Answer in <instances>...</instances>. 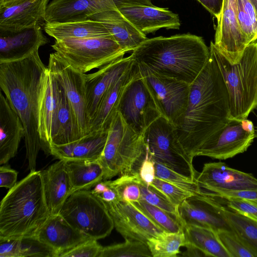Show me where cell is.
Here are the masks:
<instances>
[{
  "mask_svg": "<svg viewBox=\"0 0 257 257\" xmlns=\"http://www.w3.org/2000/svg\"><path fill=\"white\" fill-rule=\"evenodd\" d=\"M230 119L228 90L210 51L205 67L190 84L186 111L174 126L176 135L187 154L193 159L198 149Z\"/></svg>",
  "mask_w": 257,
  "mask_h": 257,
  "instance_id": "cell-1",
  "label": "cell"
},
{
  "mask_svg": "<svg viewBox=\"0 0 257 257\" xmlns=\"http://www.w3.org/2000/svg\"><path fill=\"white\" fill-rule=\"evenodd\" d=\"M46 68L38 51L24 59L0 64V87L23 123L30 172L36 171L37 156L43 149L39 133V100Z\"/></svg>",
  "mask_w": 257,
  "mask_h": 257,
  "instance_id": "cell-2",
  "label": "cell"
},
{
  "mask_svg": "<svg viewBox=\"0 0 257 257\" xmlns=\"http://www.w3.org/2000/svg\"><path fill=\"white\" fill-rule=\"evenodd\" d=\"M210 56L203 38L190 34L147 39L130 55L140 68L191 84Z\"/></svg>",
  "mask_w": 257,
  "mask_h": 257,
  "instance_id": "cell-3",
  "label": "cell"
},
{
  "mask_svg": "<svg viewBox=\"0 0 257 257\" xmlns=\"http://www.w3.org/2000/svg\"><path fill=\"white\" fill-rule=\"evenodd\" d=\"M50 216L41 171L9 189L0 204V241L35 237Z\"/></svg>",
  "mask_w": 257,
  "mask_h": 257,
  "instance_id": "cell-4",
  "label": "cell"
},
{
  "mask_svg": "<svg viewBox=\"0 0 257 257\" xmlns=\"http://www.w3.org/2000/svg\"><path fill=\"white\" fill-rule=\"evenodd\" d=\"M210 51L214 56L229 95L230 119L247 118L257 107V42L244 49L239 61L231 64L211 41Z\"/></svg>",
  "mask_w": 257,
  "mask_h": 257,
  "instance_id": "cell-5",
  "label": "cell"
},
{
  "mask_svg": "<svg viewBox=\"0 0 257 257\" xmlns=\"http://www.w3.org/2000/svg\"><path fill=\"white\" fill-rule=\"evenodd\" d=\"M147 153L143 135L127 125L117 111L110 124L104 150L98 160L104 170L103 180L118 175L139 174Z\"/></svg>",
  "mask_w": 257,
  "mask_h": 257,
  "instance_id": "cell-6",
  "label": "cell"
},
{
  "mask_svg": "<svg viewBox=\"0 0 257 257\" xmlns=\"http://www.w3.org/2000/svg\"><path fill=\"white\" fill-rule=\"evenodd\" d=\"M52 48L79 71L85 73L123 57L122 50L112 35L67 38L55 40Z\"/></svg>",
  "mask_w": 257,
  "mask_h": 257,
  "instance_id": "cell-7",
  "label": "cell"
},
{
  "mask_svg": "<svg viewBox=\"0 0 257 257\" xmlns=\"http://www.w3.org/2000/svg\"><path fill=\"white\" fill-rule=\"evenodd\" d=\"M60 214L71 225L93 239L105 238L114 227L106 206L90 190L72 193Z\"/></svg>",
  "mask_w": 257,
  "mask_h": 257,
  "instance_id": "cell-8",
  "label": "cell"
},
{
  "mask_svg": "<svg viewBox=\"0 0 257 257\" xmlns=\"http://www.w3.org/2000/svg\"><path fill=\"white\" fill-rule=\"evenodd\" d=\"M143 136L148 153L155 162L196 180L198 172L193 159L181 144L174 125L165 117L160 116L154 121Z\"/></svg>",
  "mask_w": 257,
  "mask_h": 257,
  "instance_id": "cell-9",
  "label": "cell"
},
{
  "mask_svg": "<svg viewBox=\"0 0 257 257\" xmlns=\"http://www.w3.org/2000/svg\"><path fill=\"white\" fill-rule=\"evenodd\" d=\"M253 122L247 118L230 119L196 151L194 157L226 160L245 152L255 138Z\"/></svg>",
  "mask_w": 257,
  "mask_h": 257,
  "instance_id": "cell-10",
  "label": "cell"
},
{
  "mask_svg": "<svg viewBox=\"0 0 257 257\" xmlns=\"http://www.w3.org/2000/svg\"><path fill=\"white\" fill-rule=\"evenodd\" d=\"M139 69L161 116L175 126L186 111L190 84Z\"/></svg>",
  "mask_w": 257,
  "mask_h": 257,
  "instance_id": "cell-11",
  "label": "cell"
},
{
  "mask_svg": "<svg viewBox=\"0 0 257 257\" xmlns=\"http://www.w3.org/2000/svg\"><path fill=\"white\" fill-rule=\"evenodd\" d=\"M64 89L82 139L89 134V121L86 109L85 75L59 54L51 53L47 67Z\"/></svg>",
  "mask_w": 257,
  "mask_h": 257,
  "instance_id": "cell-12",
  "label": "cell"
},
{
  "mask_svg": "<svg viewBox=\"0 0 257 257\" xmlns=\"http://www.w3.org/2000/svg\"><path fill=\"white\" fill-rule=\"evenodd\" d=\"M117 111L127 125L141 135L161 116L140 72L125 89Z\"/></svg>",
  "mask_w": 257,
  "mask_h": 257,
  "instance_id": "cell-13",
  "label": "cell"
},
{
  "mask_svg": "<svg viewBox=\"0 0 257 257\" xmlns=\"http://www.w3.org/2000/svg\"><path fill=\"white\" fill-rule=\"evenodd\" d=\"M121 15L146 34L162 29H179L178 14L154 6L151 0H112Z\"/></svg>",
  "mask_w": 257,
  "mask_h": 257,
  "instance_id": "cell-14",
  "label": "cell"
},
{
  "mask_svg": "<svg viewBox=\"0 0 257 257\" xmlns=\"http://www.w3.org/2000/svg\"><path fill=\"white\" fill-rule=\"evenodd\" d=\"M116 230L124 239L147 242L164 231L157 226L132 202L117 201L104 203Z\"/></svg>",
  "mask_w": 257,
  "mask_h": 257,
  "instance_id": "cell-15",
  "label": "cell"
},
{
  "mask_svg": "<svg viewBox=\"0 0 257 257\" xmlns=\"http://www.w3.org/2000/svg\"><path fill=\"white\" fill-rule=\"evenodd\" d=\"M196 181L202 190L213 193L257 189V179L253 175L229 167L221 162L205 164Z\"/></svg>",
  "mask_w": 257,
  "mask_h": 257,
  "instance_id": "cell-16",
  "label": "cell"
},
{
  "mask_svg": "<svg viewBox=\"0 0 257 257\" xmlns=\"http://www.w3.org/2000/svg\"><path fill=\"white\" fill-rule=\"evenodd\" d=\"M180 221L183 225L194 224L219 231L233 232L223 214L219 203L202 190L185 199L179 206Z\"/></svg>",
  "mask_w": 257,
  "mask_h": 257,
  "instance_id": "cell-17",
  "label": "cell"
},
{
  "mask_svg": "<svg viewBox=\"0 0 257 257\" xmlns=\"http://www.w3.org/2000/svg\"><path fill=\"white\" fill-rule=\"evenodd\" d=\"M214 44L231 64L239 61L247 45L238 22L236 0H223Z\"/></svg>",
  "mask_w": 257,
  "mask_h": 257,
  "instance_id": "cell-18",
  "label": "cell"
},
{
  "mask_svg": "<svg viewBox=\"0 0 257 257\" xmlns=\"http://www.w3.org/2000/svg\"><path fill=\"white\" fill-rule=\"evenodd\" d=\"M134 63L130 56L121 57L103 66L94 73L85 74L86 109L89 124L107 91Z\"/></svg>",
  "mask_w": 257,
  "mask_h": 257,
  "instance_id": "cell-19",
  "label": "cell"
},
{
  "mask_svg": "<svg viewBox=\"0 0 257 257\" xmlns=\"http://www.w3.org/2000/svg\"><path fill=\"white\" fill-rule=\"evenodd\" d=\"M60 101V85L47 67L44 72L39 100V133L43 150L49 154Z\"/></svg>",
  "mask_w": 257,
  "mask_h": 257,
  "instance_id": "cell-20",
  "label": "cell"
},
{
  "mask_svg": "<svg viewBox=\"0 0 257 257\" xmlns=\"http://www.w3.org/2000/svg\"><path fill=\"white\" fill-rule=\"evenodd\" d=\"M48 42L39 25L16 31L0 30V64L24 59Z\"/></svg>",
  "mask_w": 257,
  "mask_h": 257,
  "instance_id": "cell-21",
  "label": "cell"
},
{
  "mask_svg": "<svg viewBox=\"0 0 257 257\" xmlns=\"http://www.w3.org/2000/svg\"><path fill=\"white\" fill-rule=\"evenodd\" d=\"M116 9L112 0H52L47 5L44 19L46 23L82 21Z\"/></svg>",
  "mask_w": 257,
  "mask_h": 257,
  "instance_id": "cell-22",
  "label": "cell"
},
{
  "mask_svg": "<svg viewBox=\"0 0 257 257\" xmlns=\"http://www.w3.org/2000/svg\"><path fill=\"white\" fill-rule=\"evenodd\" d=\"M49 0H16L0 5V30L16 31L45 21Z\"/></svg>",
  "mask_w": 257,
  "mask_h": 257,
  "instance_id": "cell-23",
  "label": "cell"
},
{
  "mask_svg": "<svg viewBox=\"0 0 257 257\" xmlns=\"http://www.w3.org/2000/svg\"><path fill=\"white\" fill-rule=\"evenodd\" d=\"M35 237L56 251L58 257L91 239L71 225L60 214L50 215Z\"/></svg>",
  "mask_w": 257,
  "mask_h": 257,
  "instance_id": "cell-24",
  "label": "cell"
},
{
  "mask_svg": "<svg viewBox=\"0 0 257 257\" xmlns=\"http://www.w3.org/2000/svg\"><path fill=\"white\" fill-rule=\"evenodd\" d=\"M139 72L138 66L134 61L131 67L112 85L100 102L90 122L88 136L108 130L111 121L117 112L125 89Z\"/></svg>",
  "mask_w": 257,
  "mask_h": 257,
  "instance_id": "cell-25",
  "label": "cell"
},
{
  "mask_svg": "<svg viewBox=\"0 0 257 257\" xmlns=\"http://www.w3.org/2000/svg\"><path fill=\"white\" fill-rule=\"evenodd\" d=\"M24 135V128L19 116L1 92L0 165L6 164L15 156Z\"/></svg>",
  "mask_w": 257,
  "mask_h": 257,
  "instance_id": "cell-26",
  "label": "cell"
},
{
  "mask_svg": "<svg viewBox=\"0 0 257 257\" xmlns=\"http://www.w3.org/2000/svg\"><path fill=\"white\" fill-rule=\"evenodd\" d=\"M41 173L50 215L59 214L65 202L72 193L65 162L59 160Z\"/></svg>",
  "mask_w": 257,
  "mask_h": 257,
  "instance_id": "cell-27",
  "label": "cell"
},
{
  "mask_svg": "<svg viewBox=\"0 0 257 257\" xmlns=\"http://www.w3.org/2000/svg\"><path fill=\"white\" fill-rule=\"evenodd\" d=\"M88 19L101 22L125 53L133 51L148 39L117 9L95 14Z\"/></svg>",
  "mask_w": 257,
  "mask_h": 257,
  "instance_id": "cell-28",
  "label": "cell"
},
{
  "mask_svg": "<svg viewBox=\"0 0 257 257\" xmlns=\"http://www.w3.org/2000/svg\"><path fill=\"white\" fill-rule=\"evenodd\" d=\"M108 131L87 136L70 144L52 145L49 148V154L59 160L64 161L97 160L104 150Z\"/></svg>",
  "mask_w": 257,
  "mask_h": 257,
  "instance_id": "cell-29",
  "label": "cell"
},
{
  "mask_svg": "<svg viewBox=\"0 0 257 257\" xmlns=\"http://www.w3.org/2000/svg\"><path fill=\"white\" fill-rule=\"evenodd\" d=\"M44 29L55 40L67 38H87L111 35L101 22L91 19L63 23H46Z\"/></svg>",
  "mask_w": 257,
  "mask_h": 257,
  "instance_id": "cell-30",
  "label": "cell"
},
{
  "mask_svg": "<svg viewBox=\"0 0 257 257\" xmlns=\"http://www.w3.org/2000/svg\"><path fill=\"white\" fill-rule=\"evenodd\" d=\"M64 162L72 193L79 190H90L103 180L104 170L98 160Z\"/></svg>",
  "mask_w": 257,
  "mask_h": 257,
  "instance_id": "cell-31",
  "label": "cell"
},
{
  "mask_svg": "<svg viewBox=\"0 0 257 257\" xmlns=\"http://www.w3.org/2000/svg\"><path fill=\"white\" fill-rule=\"evenodd\" d=\"M183 229L186 239L185 246H194L202 251L207 256L231 257L217 232L212 229L194 224H185Z\"/></svg>",
  "mask_w": 257,
  "mask_h": 257,
  "instance_id": "cell-32",
  "label": "cell"
},
{
  "mask_svg": "<svg viewBox=\"0 0 257 257\" xmlns=\"http://www.w3.org/2000/svg\"><path fill=\"white\" fill-rule=\"evenodd\" d=\"M81 139L82 138L73 112L64 89L60 85L59 108L50 147L66 145Z\"/></svg>",
  "mask_w": 257,
  "mask_h": 257,
  "instance_id": "cell-33",
  "label": "cell"
},
{
  "mask_svg": "<svg viewBox=\"0 0 257 257\" xmlns=\"http://www.w3.org/2000/svg\"><path fill=\"white\" fill-rule=\"evenodd\" d=\"M26 256L58 257V254L35 236L0 241V257Z\"/></svg>",
  "mask_w": 257,
  "mask_h": 257,
  "instance_id": "cell-34",
  "label": "cell"
},
{
  "mask_svg": "<svg viewBox=\"0 0 257 257\" xmlns=\"http://www.w3.org/2000/svg\"><path fill=\"white\" fill-rule=\"evenodd\" d=\"M216 201L233 232L257 253V222L231 210Z\"/></svg>",
  "mask_w": 257,
  "mask_h": 257,
  "instance_id": "cell-35",
  "label": "cell"
},
{
  "mask_svg": "<svg viewBox=\"0 0 257 257\" xmlns=\"http://www.w3.org/2000/svg\"><path fill=\"white\" fill-rule=\"evenodd\" d=\"M185 244L183 230L177 232L164 231L147 242L153 257L177 256L180 253V248Z\"/></svg>",
  "mask_w": 257,
  "mask_h": 257,
  "instance_id": "cell-36",
  "label": "cell"
},
{
  "mask_svg": "<svg viewBox=\"0 0 257 257\" xmlns=\"http://www.w3.org/2000/svg\"><path fill=\"white\" fill-rule=\"evenodd\" d=\"M132 203L164 231L177 232L183 230L179 220L169 212L143 201Z\"/></svg>",
  "mask_w": 257,
  "mask_h": 257,
  "instance_id": "cell-37",
  "label": "cell"
},
{
  "mask_svg": "<svg viewBox=\"0 0 257 257\" xmlns=\"http://www.w3.org/2000/svg\"><path fill=\"white\" fill-rule=\"evenodd\" d=\"M153 257L148 244L144 242L126 239L122 243L102 248L98 257Z\"/></svg>",
  "mask_w": 257,
  "mask_h": 257,
  "instance_id": "cell-38",
  "label": "cell"
},
{
  "mask_svg": "<svg viewBox=\"0 0 257 257\" xmlns=\"http://www.w3.org/2000/svg\"><path fill=\"white\" fill-rule=\"evenodd\" d=\"M237 20L247 45L257 40V13L248 0H236Z\"/></svg>",
  "mask_w": 257,
  "mask_h": 257,
  "instance_id": "cell-39",
  "label": "cell"
},
{
  "mask_svg": "<svg viewBox=\"0 0 257 257\" xmlns=\"http://www.w3.org/2000/svg\"><path fill=\"white\" fill-rule=\"evenodd\" d=\"M140 180L138 174H127L120 175L116 179L109 181V183L116 192L119 201L134 202L140 200Z\"/></svg>",
  "mask_w": 257,
  "mask_h": 257,
  "instance_id": "cell-40",
  "label": "cell"
},
{
  "mask_svg": "<svg viewBox=\"0 0 257 257\" xmlns=\"http://www.w3.org/2000/svg\"><path fill=\"white\" fill-rule=\"evenodd\" d=\"M155 162L157 178L168 182L193 194H200L201 189L196 180L177 173L165 165Z\"/></svg>",
  "mask_w": 257,
  "mask_h": 257,
  "instance_id": "cell-41",
  "label": "cell"
},
{
  "mask_svg": "<svg viewBox=\"0 0 257 257\" xmlns=\"http://www.w3.org/2000/svg\"><path fill=\"white\" fill-rule=\"evenodd\" d=\"M140 185L141 192L140 200L147 202L169 212L176 217L181 222L178 207L173 204L155 188L151 185H147L141 179L140 181Z\"/></svg>",
  "mask_w": 257,
  "mask_h": 257,
  "instance_id": "cell-42",
  "label": "cell"
},
{
  "mask_svg": "<svg viewBox=\"0 0 257 257\" xmlns=\"http://www.w3.org/2000/svg\"><path fill=\"white\" fill-rule=\"evenodd\" d=\"M217 233L231 257H257V253L246 245L234 232L222 230Z\"/></svg>",
  "mask_w": 257,
  "mask_h": 257,
  "instance_id": "cell-43",
  "label": "cell"
},
{
  "mask_svg": "<svg viewBox=\"0 0 257 257\" xmlns=\"http://www.w3.org/2000/svg\"><path fill=\"white\" fill-rule=\"evenodd\" d=\"M150 185L162 193L173 204L177 207L187 198L194 195L168 182L156 177Z\"/></svg>",
  "mask_w": 257,
  "mask_h": 257,
  "instance_id": "cell-44",
  "label": "cell"
},
{
  "mask_svg": "<svg viewBox=\"0 0 257 257\" xmlns=\"http://www.w3.org/2000/svg\"><path fill=\"white\" fill-rule=\"evenodd\" d=\"M231 210L257 222V204L237 197L219 198L209 195Z\"/></svg>",
  "mask_w": 257,
  "mask_h": 257,
  "instance_id": "cell-45",
  "label": "cell"
},
{
  "mask_svg": "<svg viewBox=\"0 0 257 257\" xmlns=\"http://www.w3.org/2000/svg\"><path fill=\"white\" fill-rule=\"evenodd\" d=\"M97 240L90 239L63 253L60 257H98L102 246Z\"/></svg>",
  "mask_w": 257,
  "mask_h": 257,
  "instance_id": "cell-46",
  "label": "cell"
},
{
  "mask_svg": "<svg viewBox=\"0 0 257 257\" xmlns=\"http://www.w3.org/2000/svg\"><path fill=\"white\" fill-rule=\"evenodd\" d=\"M91 191L103 203L119 201L118 196L110 184L109 181L104 180L100 182L92 188Z\"/></svg>",
  "mask_w": 257,
  "mask_h": 257,
  "instance_id": "cell-47",
  "label": "cell"
},
{
  "mask_svg": "<svg viewBox=\"0 0 257 257\" xmlns=\"http://www.w3.org/2000/svg\"><path fill=\"white\" fill-rule=\"evenodd\" d=\"M139 175L141 180L148 185H151L156 177L155 162L148 153L141 165Z\"/></svg>",
  "mask_w": 257,
  "mask_h": 257,
  "instance_id": "cell-48",
  "label": "cell"
},
{
  "mask_svg": "<svg viewBox=\"0 0 257 257\" xmlns=\"http://www.w3.org/2000/svg\"><path fill=\"white\" fill-rule=\"evenodd\" d=\"M211 196L219 198L237 197L250 201L257 204V189L248 190L223 191L218 193L207 192Z\"/></svg>",
  "mask_w": 257,
  "mask_h": 257,
  "instance_id": "cell-49",
  "label": "cell"
},
{
  "mask_svg": "<svg viewBox=\"0 0 257 257\" xmlns=\"http://www.w3.org/2000/svg\"><path fill=\"white\" fill-rule=\"evenodd\" d=\"M18 172L8 165H1L0 167V186L11 189L16 184Z\"/></svg>",
  "mask_w": 257,
  "mask_h": 257,
  "instance_id": "cell-50",
  "label": "cell"
},
{
  "mask_svg": "<svg viewBox=\"0 0 257 257\" xmlns=\"http://www.w3.org/2000/svg\"><path fill=\"white\" fill-rule=\"evenodd\" d=\"M218 20L221 14L223 0H196Z\"/></svg>",
  "mask_w": 257,
  "mask_h": 257,
  "instance_id": "cell-51",
  "label": "cell"
},
{
  "mask_svg": "<svg viewBox=\"0 0 257 257\" xmlns=\"http://www.w3.org/2000/svg\"><path fill=\"white\" fill-rule=\"evenodd\" d=\"M185 251L182 253V256H207L206 254L199 249L192 246L186 245Z\"/></svg>",
  "mask_w": 257,
  "mask_h": 257,
  "instance_id": "cell-52",
  "label": "cell"
},
{
  "mask_svg": "<svg viewBox=\"0 0 257 257\" xmlns=\"http://www.w3.org/2000/svg\"><path fill=\"white\" fill-rule=\"evenodd\" d=\"M16 0H0V5H3L10 3Z\"/></svg>",
  "mask_w": 257,
  "mask_h": 257,
  "instance_id": "cell-53",
  "label": "cell"
},
{
  "mask_svg": "<svg viewBox=\"0 0 257 257\" xmlns=\"http://www.w3.org/2000/svg\"><path fill=\"white\" fill-rule=\"evenodd\" d=\"M256 137H257V131H256Z\"/></svg>",
  "mask_w": 257,
  "mask_h": 257,
  "instance_id": "cell-54",
  "label": "cell"
}]
</instances>
